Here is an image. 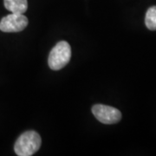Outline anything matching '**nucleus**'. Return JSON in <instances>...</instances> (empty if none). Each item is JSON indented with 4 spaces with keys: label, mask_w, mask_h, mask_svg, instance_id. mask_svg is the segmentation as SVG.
<instances>
[{
    "label": "nucleus",
    "mask_w": 156,
    "mask_h": 156,
    "mask_svg": "<svg viewBox=\"0 0 156 156\" xmlns=\"http://www.w3.org/2000/svg\"><path fill=\"white\" fill-rule=\"evenodd\" d=\"M41 144L42 139L38 133L27 131L18 137L14 146V150L18 156H31L38 151Z\"/></svg>",
    "instance_id": "f257e3e1"
},
{
    "label": "nucleus",
    "mask_w": 156,
    "mask_h": 156,
    "mask_svg": "<svg viewBox=\"0 0 156 156\" xmlns=\"http://www.w3.org/2000/svg\"><path fill=\"white\" fill-rule=\"evenodd\" d=\"M92 113L99 122L104 124H115L122 119V113L119 109L108 105H94L92 107Z\"/></svg>",
    "instance_id": "7ed1b4c3"
},
{
    "label": "nucleus",
    "mask_w": 156,
    "mask_h": 156,
    "mask_svg": "<svg viewBox=\"0 0 156 156\" xmlns=\"http://www.w3.org/2000/svg\"><path fill=\"white\" fill-rule=\"evenodd\" d=\"M28 23V18L23 14L12 13L1 19L0 30L3 32H19L26 28Z\"/></svg>",
    "instance_id": "20e7f679"
},
{
    "label": "nucleus",
    "mask_w": 156,
    "mask_h": 156,
    "mask_svg": "<svg viewBox=\"0 0 156 156\" xmlns=\"http://www.w3.org/2000/svg\"><path fill=\"white\" fill-rule=\"evenodd\" d=\"M5 7L11 13L23 14L28 9L27 0H4Z\"/></svg>",
    "instance_id": "39448f33"
},
{
    "label": "nucleus",
    "mask_w": 156,
    "mask_h": 156,
    "mask_svg": "<svg viewBox=\"0 0 156 156\" xmlns=\"http://www.w3.org/2000/svg\"><path fill=\"white\" fill-rule=\"evenodd\" d=\"M71 58V48L66 41H61L57 43L51 50L48 64L53 70H59L66 66Z\"/></svg>",
    "instance_id": "f03ea898"
},
{
    "label": "nucleus",
    "mask_w": 156,
    "mask_h": 156,
    "mask_svg": "<svg viewBox=\"0 0 156 156\" xmlns=\"http://www.w3.org/2000/svg\"><path fill=\"white\" fill-rule=\"evenodd\" d=\"M145 24L150 30H156V6L150 7L145 17Z\"/></svg>",
    "instance_id": "423d86ee"
}]
</instances>
